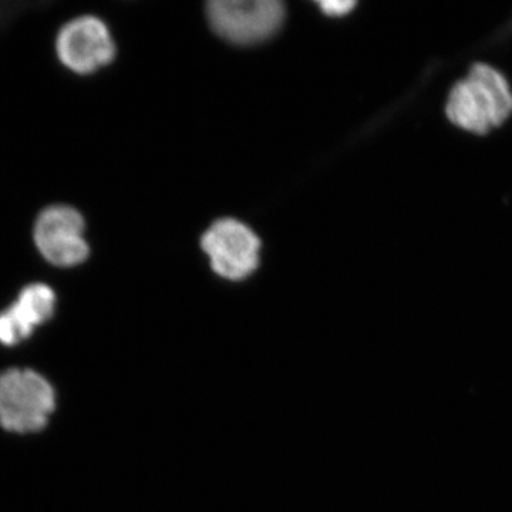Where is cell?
<instances>
[{
    "label": "cell",
    "instance_id": "cell-2",
    "mask_svg": "<svg viewBox=\"0 0 512 512\" xmlns=\"http://www.w3.org/2000/svg\"><path fill=\"white\" fill-rule=\"evenodd\" d=\"M55 409V392L33 370L12 369L0 375V426L15 433L42 430Z\"/></svg>",
    "mask_w": 512,
    "mask_h": 512
},
{
    "label": "cell",
    "instance_id": "cell-7",
    "mask_svg": "<svg viewBox=\"0 0 512 512\" xmlns=\"http://www.w3.org/2000/svg\"><path fill=\"white\" fill-rule=\"evenodd\" d=\"M55 305L56 295L50 286H26L18 301L8 311L0 313V343L12 346L29 338L37 325L52 318Z\"/></svg>",
    "mask_w": 512,
    "mask_h": 512
},
{
    "label": "cell",
    "instance_id": "cell-1",
    "mask_svg": "<svg viewBox=\"0 0 512 512\" xmlns=\"http://www.w3.org/2000/svg\"><path fill=\"white\" fill-rule=\"evenodd\" d=\"M446 114L461 130L478 136L490 133L510 119V83L490 64L476 63L448 94Z\"/></svg>",
    "mask_w": 512,
    "mask_h": 512
},
{
    "label": "cell",
    "instance_id": "cell-6",
    "mask_svg": "<svg viewBox=\"0 0 512 512\" xmlns=\"http://www.w3.org/2000/svg\"><path fill=\"white\" fill-rule=\"evenodd\" d=\"M57 53L74 72L92 73L113 60L116 46L106 23L86 15L70 20L60 29Z\"/></svg>",
    "mask_w": 512,
    "mask_h": 512
},
{
    "label": "cell",
    "instance_id": "cell-5",
    "mask_svg": "<svg viewBox=\"0 0 512 512\" xmlns=\"http://www.w3.org/2000/svg\"><path fill=\"white\" fill-rule=\"evenodd\" d=\"M83 232V215L76 208L50 205L37 217L35 241L47 261L59 266H73L82 264L90 254Z\"/></svg>",
    "mask_w": 512,
    "mask_h": 512
},
{
    "label": "cell",
    "instance_id": "cell-4",
    "mask_svg": "<svg viewBox=\"0 0 512 512\" xmlns=\"http://www.w3.org/2000/svg\"><path fill=\"white\" fill-rule=\"evenodd\" d=\"M215 274L228 281H242L259 265L261 241L247 225L232 218L215 222L201 241Z\"/></svg>",
    "mask_w": 512,
    "mask_h": 512
},
{
    "label": "cell",
    "instance_id": "cell-3",
    "mask_svg": "<svg viewBox=\"0 0 512 512\" xmlns=\"http://www.w3.org/2000/svg\"><path fill=\"white\" fill-rule=\"evenodd\" d=\"M207 18L228 42L255 45L281 29L285 5L279 0H214L208 3Z\"/></svg>",
    "mask_w": 512,
    "mask_h": 512
},
{
    "label": "cell",
    "instance_id": "cell-8",
    "mask_svg": "<svg viewBox=\"0 0 512 512\" xmlns=\"http://www.w3.org/2000/svg\"><path fill=\"white\" fill-rule=\"evenodd\" d=\"M318 6L325 15L340 18V16L352 12L355 9L356 2H352V0H326V2H319Z\"/></svg>",
    "mask_w": 512,
    "mask_h": 512
}]
</instances>
